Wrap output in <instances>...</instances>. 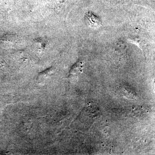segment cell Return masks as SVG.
<instances>
[{
	"instance_id": "1",
	"label": "cell",
	"mask_w": 155,
	"mask_h": 155,
	"mask_svg": "<svg viewBox=\"0 0 155 155\" xmlns=\"http://www.w3.org/2000/svg\"><path fill=\"white\" fill-rule=\"evenodd\" d=\"M86 16L87 21L91 27H98L100 26L101 25V23L99 19L95 16L92 13H88Z\"/></svg>"
},
{
	"instance_id": "2",
	"label": "cell",
	"mask_w": 155,
	"mask_h": 155,
	"mask_svg": "<svg viewBox=\"0 0 155 155\" xmlns=\"http://www.w3.org/2000/svg\"><path fill=\"white\" fill-rule=\"evenodd\" d=\"M3 65H4L3 62H2L1 60L0 59V67H1V66H3Z\"/></svg>"
}]
</instances>
